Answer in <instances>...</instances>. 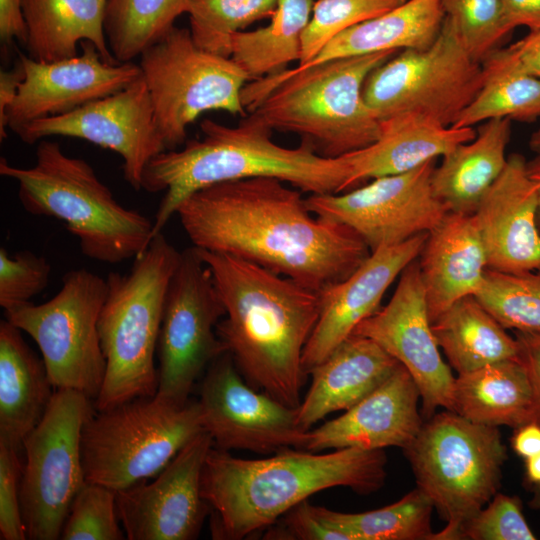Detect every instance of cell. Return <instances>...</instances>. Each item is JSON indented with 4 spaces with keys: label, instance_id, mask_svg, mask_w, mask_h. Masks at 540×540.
Listing matches in <instances>:
<instances>
[{
    "label": "cell",
    "instance_id": "obj_51",
    "mask_svg": "<svg viewBox=\"0 0 540 540\" xmlns=\"http://www.w3.org/2000/svg\"><path fill=\"white\" fill-rule=\"evenodd\" d=\"M511 445L514 452L524 459L540 453V423L529 422L515 428Z\"/></svg>",
    "mask_w": 540,
    "mask_h": 540
},
{
    "label": "cell",
    "instance_id": "obj_23",
    "mask_svg": "<svg viewBox=\"0 0 540 540\" xmlns=\"http://www.w3.org/2000/svg\"><path fill=\"white\" fill-rule=\"evenodd\" d=\"M419 399L414 379L398 364L387 379L343 415L307 431L301 449L311 452L330 448L381 450L391 446L404 449L424 423L418 409Z\"/></svg>",
    "mask_w": 540,
    "mask_h": 540
},
{
    "label": "cell",
    "instance_id": "obj_28",
    "mask_svg": "<svg viewBox=\"0 0 540 540\" xmlns=\"http://www.w3.org/2000/svg\"><path fill=\"white\" fill-rule=\"evenodd\" d=\"M510 136L511 120L491 119L480 124L472 140L442 156L432 187L448 212L474 214L506 166Z\"/></svg>",
    "mask_w": 540,
    "mask_h": 540
},
{
    "label": "cell",
    "instance_id": "obj_32",
    "mask_svg": "<svg viewBox=\"0 0 540 540\" xmlns=\"http://www.w3.org/2000/svg\"><path fill=\"white\" fill-rule=\"evenodd\" d=\"M432 331L457 374L518 359L516 338L507 333L475 295L453 303L432 322Z\"/></svg>",
    "mask_w": 540,
    "mask_h": 540
},
{
    "label": "cell",
    "instance_id": "obj_47",
    "mask_svg": "<svg viewBox=\"0 0 540 540\" xmlns=\"http://www.w3.org/2000/svg\"><path fill=\"white\" fill-rule=\"evenodd\" d=\"M518 360L525 368L540 406V331H514Z\"/></svg>",
    "mask_w": 540,
    "mask_h": 540
},
{
    "label": "cell",
    "instance_id": "obj_39",
    "mask_svg": "<svg viewBox=\"0 0 540 540\" xmlns=\"http://www.w3.org/2000/svg\"><path fill=\"white\" fill-rule=\"evenodd\" d=\"M408 0H315L301 38L297 66L310 61L332 38L359 23L378 17Z\"/></svg>",
    "mask_w": 540,
    "mask_h": 540
},
{
    "label": "cell",
    "instance_id": "obj_48",
    "mask_svg": "<svg viewBox=\"0 0 540 540\" xmlns=\"http://www.w3.org/2000/svg\"><path fill=\"white\" fill-rule=\"evenodd\" d=\"M516 65L526 74L540 79V30L506 47Z\"/></svg>",
    "mask_w": 540,
    "mask_h": 540
},
{
    "label": "cell",
    "instance_id": "obj_2",
    "mask_svg": "<svg viewBox=\"0 0 540 540\" xmlns=\"http://www.w3.org/2000/svg\"><path fill=\"white\" fill-rule=\"evenodd\" d=\"M199 251L225 308L216 333L237 369L253 387L298 408L319 291L240 257Z\"/></svg>",
    "mask_w": 540,
    "mask_h": 540
},
{
    "label": "cell",
    "instance_id": "obj_7",
    "mask_svg": "<svg viewBox=\"0 0 540 540\" xmlns=\"http://www.w3.org/2000/svg\"><path fill=\"white\" fill-rule=\"evenodd\" d=\"M180 254L160 232L134 258L128 273L110 272L106 278L98 318L106 372L94 400L97 411L156 394L155 357L164 301Z\"/></svg>",
    "mask_w": 540,
    "mask_h": 540
},
{
    "label": "cell",
    "instance_id": "obj_41",
    "mask_svg": "<svg viewBox=\"0 0 540 540\" xmlns=\"http://www.w3.org/2000/svg\"><path fill=\"white\" fill-rule=\"evenodd\" d=\"M119 521L116 491L86 481L71 504L60 539L123 540L126 535Z\"/></svg>",
    "mask_w": 540,
    "mask_h": 540
},
{
    "label": "cell",
    "instance_id": "obj_27",
    "mask_svg": "<svg viewBox=\"0 0 540 540\" xmlns=\"http://www.w3.org/2000/svg\"><path fill=\"white\" fill-rule=\"evenodd\" d=\"M42 358L22 331L0 322V442L18 452L43 418L55 391Z\"/></svg>",
    "mask_w": 540,
    "mask_h": 540
},
{
    "label": "cell",
    "instance_id": "obj_5",
    "mask_svg": "<svg viewBox=\"0 0 540 540\" xmlns=\"http://www.w3.org/2000/svg\"><path fill=\"white\" fill-rule=\"evenodd\" d=\"M399 51L338 58L246 84V110L272 130L301 137L317 154L337 158L375 142L381 121L363 97L367 76Z\"/></svg>",
    "mask_w": 540,
    "mask_h": 540
},
{
    "label": "cell",
    "instance_id": "obj_3",
    "mask_svg": "<svg viewBox=\"0 0 540 540\" xmlns=\"http://www.w3.org/2000/svg\"><path fill=\"white\" fill-rule=\"evenodd\" d=\"M386 462L383 449L343 448L318 454L288 448L267 458L243 459L212 446L201 476V495L213 512L212 537L240 540L269 528L325 489L375 492L384 484Z\"/></svg>",
    "mask_w": 540,
    "mask_h": 540
},
{
    "label": "cell",
    "instance_id": "obj_9",
    "mask_svg": "<svg viewBox=\"0 0 540 540\" xmlns=\"http://www.w3.org/2000/svg\"><path fill=\"white\" fill-rule=\"evenodd\" d=\"M203 431L198 400L178 405L154 395L96 410L81 436L86 481L116 492L146 481Z\"/></svg>",
    "mask_w": 540,
    "mask_h": 540
},
{
    "label": "cell",
    "instance_id": "obj_33",
    "mask_svg": "<svg viewBox=\"0 0 540 540\" xmlns=\"http://www.w3.org/2000/svg\"><path fill=\"white\" fill-rule=\"evenodd\" d=\"M481 64L482 85L451 127H473L491 119L540 118V79L524 73L507 48L496 49Z\"/></svg>",
    "mask_w": 540,
    "mask_h": 540
},
{
    "label": "cell",
    "instance_id": "obj_26",
    "mask_svg": "<svg viewBox=\"0 0 540 540\" xmlns=\"http://www.w3.org/2000/svg\"><path fill=\"white\" fill-rule=\"evenodd\" d=\"M400 364L370 338L352 334L312 368V382L297 408L302 431L332 412L348 410L377 388Z\"/></svg>",
    "mask_w": 540,
    "mask_h": 540
},
{
    "label": "cell",
    "instance_id": "obj_44",
    "mask_svg": "<svg viewBox=\"0 0 540 540\" xmlns=\"http://www.w3.org/2000/svg\"><path fill=\"white\" fill-rule=\"evenodd\" d=\"M19 453L0 442V539L25 540L21 512L20 480L23 462Z\"/></svg>",
    "mask_w": 540,
    "mask_h": 540
},
{
    "label": "cell",
    "instance_id": "obj_52",
    "mask_svg": "<svg viewBox=\"0 0 540 540\" xmlns=\"http://www.w3.org/2000/svg\"><path fill=\"white\" fill-rule=\"evenodd\" d=\"M525 476L533 488L540 487V453L525 459Z\"/></svg>",
    "mask_w": 540,
    "mask_h": 540
},
{
    "label": "cell",
    "instance_id": "obj_49",
    "mask_svg": "<svg viewBox=\"0 0 540 540\" xmlns=\"http://www.w3.org/2000/svg\"><path fill=\"white\" fill-rule=\"evenodd\" d=\"M501 4L510 31L519 26L540 30V0H501Z\"/></svg>",
    "mask_w": 540,
    "mask_h": 540
},
{
    "label": "cell",
    "instance_id": "obj_21",
    "mask_svg": "<svg viewBox=\"0 0 540 540\" xmlns=\"http://www.w3.org/2000/svg\"><path fill=\"white\" fill-rule=\"evenodd\" d=\"M427 235L421 233L371 252L350 276L319 290V318L302 356L306 374L351 336L359 323L380 309L389 286L419 257Z\"/></svg>",
    "mask_w": 540,
    "mask_h": 540
},
{
    "label": "cell",
    "instance_id": "obj_4",
    "mask_svg": "<svg viewBox=\"0 0 540 540\" xmlns=\"http://www.w3.org/2000/svg\"><path fill=\"white\" fill-rule=\"evenodd\" d=\"M200 128L201 138L161 152L145 168L142 189L164 192L154 236L183 200L221 182L270 177L309 194L345 191L347 168L341 157H323L304 142L296 148L280 146L272 139L273 130L252 113L235 127L205 119Z\"/></svg>",
    "mask_w": 540,
    "mask_h": 540
},
{
    "label": "cell",
    "instance_id": "obj_19",
    "mask_svg": "<svg viewBox=\"0 0 540 540\" xmlns=\"http://www.w3.org/2000/svg\"><path fill=\"white\" fill-rule=\"evenodd\" d=\"M214 445L203 431L154 477L116 492V509L126 539L192 540L211 510L201 495V476Z\"/></svg>",
    "mask_w": 540,
    "mask_h": 540
},
{
    "label": "cell",
    "instance_id": "obj_54",
    "mask_svg": "<svg viewBox=\"0 0 540 540\" xmlns=\"http://www.w3.org/2000/svg\"><path fill=\"white\" fill-rule=\"evenodd\" d=\"M529 145L532 151L536 152L537 155H540V127L531 135Z\"/></svg>",
    "mask_w": 540,
    "mask_h": 540
},
{
    "label": "cell",
    "instance_id": "obj_11",
    "mask_svg": "<svg viewBox=\"0 0 540 540\" xmlns=\"http://www.w3.org/2000/svg\"><path fill=\"white\" fill-rule=\"evenodd\" d=\"M482 77L481 62L445 16L430 46L401 50L373 69L363 97L380 121L413 113L451 127L478 93Z\"/></svg>",
    "mask_w": 540,
    "mask_h": 540
},
{
    "label": "cell",
    "instance_id": "obj_18",
    "mask_svg": "<svg viewBox=\"0 0 540 540\" xmlns=\"http://www.w3.org/2000/svg\"><path fill=\"white\" fill-rule=\"evenodd\" d=\"M352 334L370 338L408 370L419 389L426 419L438 407L451 411L455 377L432 331L418 258L399 275L390 301L359 323Z\"/></svg>",
    "mask_w": 540,
    "mask_h": 540
},
{
    "label": "cell",
    "instance_id": "obj_37",
    "mask_svg": "<svg viewBox=\"0 0 540 540\" xmlns=\"http://www.w3.org/2000/svg\"><path fill=\"white\" fill-rule=\"evenodd\" d=\"M278 0H189L190 33L196 45L230 57L232 39L249 25L271 18Z\"/></svg>",
    "mask_w": 540,
    "mask_h": 540
},
{
    "label": "cell",
    "instance_id": "obj_43",
    "mask_svg": "<svg viewBox=\"0 0 540 540\" xmlns=\"http://www.w3.org/2000/svg\"><path fill=\"white\" fill-rule=\"evenodd\" d=\"M460 539L534 540L536 536L522 513L521 500L497 492L462 526Z\"/></svg>",
    "mask_w": 540,
    "mask_h": 540
},
{
    "label": "cell",
    "instance_id": "obj_55",
    "mask_svg": "<svg viewBox=\"0 0 540 540\" xmlns=\"http://www.w3.org/2000/svg\"><path fill=\"white\" fill-rule=\"evenodd\" d=\"M529 505L533 509H540V487L533 488V497Z\"/></svg>",
    "mask_w": 540,
    "mask_h": 540
},
{
    "label": "cell",
    "instance_id": "obj_10",
    "mask_svg": "<svg viewBox=\"0 0 540 540\" xmlns=\"http://www.w3.org/2000/svg\"><path fill=\"white\" fill-rule=\"evenodd\" d=\"M139 58L166 150L184 144L188 126L204 112L246 116L242 90L248 74L231 57L198 47L189 29L173 26Z\"/></svg>",
    "mask_w": 540,
    "mask_h": 540
},
{
    "label": "cell",
    "instance_id": "obj_42",
    "mask_svg": "<svg viewBox=\"0 0 540 540\" xmlns=\"http://www.w3.org/2000/svg\"><path fill=\"white\" fill-rule=\"evenodd\" d=\"M51 265L31 251L12 256L0 248V306L4 311L29 303L48 285Z\"/></svg>",
    "mask_w": 540,
    "mask_h": 540
},
{
    "label": "cell",
    "instance_id": "obj_50",
    "mask_svg": "<svg viewBox=\"0 0 540 540\" xmlns=\"http://www.w3.org/2000/svg\"><path fill=\"white\" fill-rule=\"evenodd\" d=\"M24 79V68L18 59L11 70L0 72V125L4 122L6 112L17 96Z\"/></svg>",
    "mask_w": 540,
    "mask_h": 540
},
{
    "label": "cell",
    "instance_id": "obj_38",
    "mask_svg": "<svg viewBox=\"0 0 540 540\" xmlns=\"http://www.w3.org/2000/svg\"><path fill=\"white\" fill-rule=\"evenodd\" d=\"M475 297L505 329L540 331V270L508 273L487 268Z\"/></svg>",
    "mask_w": 540,
    "mask_h": 540
},
{
    "label": "cell",
    "instance_id": "obj_20",
    "mask_svg": "<svg viewBox=\"0 0 540 540\" xmlns=\"http://www.w3.org/2000/svg\"><path fill=\"white\" fill-rule=\"evenodd\" d=\"M80 47V55L54 62L18 53L24 79L0 125L1 141L7 138L6 128L15 133L36 120L71 112L124 89L141 76L137 64L104 61L89 41Z\"/></svg>",
    "mask_w": 540,
    "mask_h": 540
},
{
    "label": "cell",
    "instance_id": "obj_17",
    "mask_svg": "<svg viewBox=\"0 0 540 540\" xmlns=\"http://www.w3.org/2000/svg\"><path fill=\"white\" fill-rule=\"evenodd\" d=\"M15 134L27 144L64 136L114 151L122 158L124 179L135 190L142 189L148 163L166 151L142 76L116 93L71 112L31 122Z\"/></svg>",
    "mask_w": 540,
    "mask_h": 540
},
{
    "label": "cell",
    "instance_id": "obj_40",
    "mask_svg": "<svg viewBox=\"0 0 540 540\" xmlns=\"http://www.w3.org/2000/svg\"><path fill=\"white\" fill-rule=\"evenodd\" d=\"M445 16L470 55L481 62L511 31L501 0H441Z\"/></svg>",
    "mask_w": 540,
    "mask_h": 540
},
{
    "label": "cell",
    "instance_id": "obj_46",
    "mask_svg": "<svg viewBox=\"0 0 540 540\" xmlns=\"http://www.w3.org/2000/svg\"><path fill=\"white\" fill-rule=\"evenodd\" d=\"M22 0H0V39L4 50L14 41L26 43Z\"/></svg>",
    "mask_w": 540,
    "mask_h": 540
},
{
    "label": "cell",
    "instance_id": "obj_14",
    "mask_svg": "<svg viewBox=\"0 0 540 540\" xmlns=\"http://www.w3.org/2000/svg\"><path fill=\"white\" fill-rule=\"evenodd\" d=\"M225 308L197 247L180 254L164 301L157 356L156 396L186 404L196 380L227 352L216 333Z\"/></svg>",
    "mask_w": 540,
    "mask_h": 540
},
{
    "label": "cell",
    "instance_id": "obj_36",
    "mask_svg": "<svg viewBox=\"0 0 540 540\" xmlns=\"http://www.w3.org/2000/svg\"><path fill=\"white\" fill-rule=\"evenodd\" d=\"M189 0H108L104 31L119 63L132 62L187 13Z\"/></svg>",
    "mask_w": 540,
    "mask_h": 540
},
{
    "label": "cell",
    "instance_id": "obj_22",
    "mask_svg": "<svg viewBox=\"0 0 540 540\" xmlns=\"http://www.w3.org/2000/svg\"><path fill=\"white\" fill-rule=\"evenodd\" d=\"M538 211L539 185L529 175L525 158L511 154L473 214L489 269L540 270Z\"/></svg>",
    "mask_w": 540,
    "mask_h": 540
},
{
    "label": "cell",
    "instance_id": "obj_31",
    "mask_svg": "<svg viewBox=\"0 0 540 540\" xmlns=\"http://www.w3.org/2000/svg\"><path fill=\"white\" fill-rule=\"evenodd\" d=\"M444 18L441 0H408L341 32L310 61L296 67L385 51L425 49L437 38Z\"/></svg>",
    "mask_w": 540,
    "mask_h": 540
},
{
    "label": "cell",
    "instance_id": "obj_25",
    "mask_svg": "<svg viewBox=\"0 0 540 540\" xmlns=\"http://www.w3.org/2000/svg\"><path fill=\"white\" fill-rule=\"evenodd\" d=\"M475 136L473 127H445L413 113L383 119L380 136L375 142L340 156L347 168L344 192L442 157Z\"/></svg>",
    "mask_w": 540,
    "mask_h": 540
},
{
    "label": "cell",
    "instance_id": "obj_15",
    "mask_svg": "<svg viewBox=\"0 0 540 540\" xmlns=\"http://www.w3.org/2000/svg\"><path fill=\"white\" fill-rule=\"evenodd\" d=\"M436 160L346 192L309 194L306 207L318 217L348 226L371 252L403 243L431 231L448 212L432 187Z\"/></svg>",
    "mask_w": 540,
    "mask_h": 540
},
{
    "label": "cell",
    "instance_id": "obj_30",
    "mask_svg": "<svg viewBox=\"0 0 540 540\" xmlns=\"http://www.w3.org/2000/svg\"><path fill=\"white\" fill-rule=\"evenodd\" d=\"M108 0H22L25 48L37 61L54 62L78 55L83 41L93 43L102 59L119 62L108 47L104 21Z\"/></svg>",
    "mask_w": 540,
    "mask_h": 540
},
{
    "label": "cell",
    "instance_id": "obj_29",
    "mask_svg": "<svg viewBox=\"0 0 540 540\" xmlns=\"http://www.w3.org/2000/svg\"><path fill=\"white\" fill-rule=\"evenodd\" d=\"M451 411L483 425L540 423V406L518 359L499 361L454 379Z\"/></svg>",
    "mask_w": 540,
    "mask_h": 540
},
{
    "label": "cell",
    "instance_id": "obj_35",
    "mask_svg": "<svg viewBox=\"0 0 540 540\" xmlns=\"http://www.w3.org/2000/svg\"><path fill=\"white\" fill-rule=\"evenodd\" d=\"M433 509L430 499L417 487L392 504L361 513L315 506L320 519L348 540H433Z\"/></svg>",
    "mask_w": 540,
    "mask_h": 540
},
{
    "label": "cell",
    "instance_id": "obj_34",
    "mask_svg": "<svg viewBox=\"0 0 540 540\" xmlns=\"http://www.w3.org/2000/svg\"><path fill=\"white\" fill-rule=\"evenodd\" d=\"M315 0H278L267 26L240 31L232 39L231 58L250 80L280 73L300 61L301 38Z\"/></svg>",
    "mask_w": 540,
    "mask_h": 540
},
{
    "label": "cell",
    "instance_id": "obj_8",
    "mask_svg": "<svg viewBox=\"0 0 540 540\" xmlns=\"http://www.w3.org/2000/svg\"><path fill=\"white\" fill-rule=\"evenodd\" d=\"M419 488L446 522L433 540H458L462 526L498 492L506 446L498 427L446 410L424 422L404 449Z\"/></svg>",
    "mask_w": 540,
    "mask_h": 540
},
{
    "label": "cell",
    "instance_id": "obj_13",
    "mask_svg": "<svg viewBox=\"0 0 540 540\" xmlns=\"http://www.w3.org/2000/svg\"><path fill=\"white\" fill-rule=\"evenodd\" d=\"M95 411L94 400L84 393L56 389L24 440L20 503L27 539H60L71 504L86 483L81 436Z\"/></svg>",
    "mask_w": 540,
    "mask_h": 540
},
{
    "label": "cell",
    "instance_id": "obj_16",
    "mask_svg": "<svg viewBox=\"0 0 540 540\" xmlns=\"http://www.w3.org/2000/svg\"><path fill=\"white\" fill-rule=\"evenodd\" d=\"M198 402L203 429L219 449L270 454L303 446L297 408L246 383L229 352L205 371Z\"/></svg>",
    "mask_w": 540,
    "mask_h": 540
},
{
    "label": "cell",
    "instance_id": "obj_24",
    "mask_svg": "<svg viewBox=\"0 0 540 540\" xmlns=\"http://www.w3.org/2000/svg\"><path fill=\"white\" fill-rule=\"evenodd\" d=\"M418 262L431 322L457 300L475 295L488 263L473 214L447 212L428 232Z\"/></svg>",
    "mask_w": 540,
    "mask_h": 540
},
{
    "label": "cell",
    "instance_id": "obj_1",
    "mask_svg": "<svg viewBox=\"0 0 540 540\" xmlns=\"http://www.w3.org/2000/svg\"><path fill=\"white\" fill-rule=\"evenodd\" d=\"M192 245L229 254L321 290L350 276L371 254L348 226L318 217L302 192L255 177L200 189L176 210Z\"/></svg>",
    "mask_w": 540,
    "mask_h": 540
},
{
    "label": "cell",
    "instance_id": "obj_12",
    "mask_svg": "<svg viewBox=\"0 0 540 540\" xmlns=\"http://www.w3.org/2000/svg\"><path fill=\"white\" fill-rule=\"evenodd\" d=\"M106 293V279L84 268L73 269L50 300L4 311L5 319L37 344L55 389L97 398L106 372L98 333Z\"/></svg>",
    "mask_w": 540,
    "mask_h": 540
},
{
    "label": "cell",
    "instance_id": "obj_45",
    "mask_svg": "<svg viewBox=\"0 0 540 540\" xmlns=\"http://www.w3.org/2000/svg\"><path fill=\"white\" fill-rule=\"evenodd\" d=\"M265 536L267 539L348 540L344 533L320 519L308 499L282 516V526L267 528Z\"/></svg>",
    "mask_w": 540,
    "mask_h": 540
},
{
    "label": "cell",
    "instance_id": "obj_6",
    "mask_svg": "<svg viewBox=\"0 0 540 540\" xmlns=\"http://www.w3.org/2000/svg\"><path fill=\"white\" fill-rule=\"evenodd\" d=\"M35 156L27 168L0 160V175L16 182L27 212L61 221L78 238L82 253L99 262L117 264L148 247L154 222L121 205L87 161L46 139Z\"/></svg>",
    "mask_w": 540,
    "mask_h": 540
},
{
    "label": "cell",
    "instance_id": "obj_53",
    "mask_svg": "<svg viewBox=\"0 0 540 540\" xmlns=\"http://www.w3.org/2000/svg\"><path fill=\"white\" fill-rule=\"evenodd\" d=\"M527 169L531 178L539 185L538 224L540 227V155H537L533 160L527 162Z\"/></svg>",
    "mask_w": 540,
    "mask_h": 540
}]
</instances>
